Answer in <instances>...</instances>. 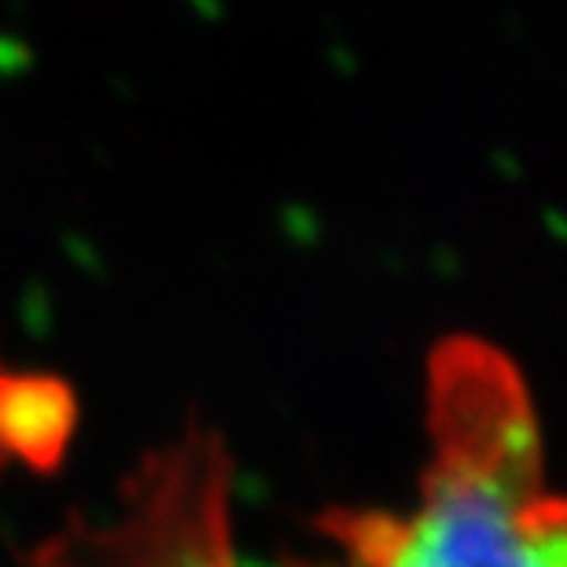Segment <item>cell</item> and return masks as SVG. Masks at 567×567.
Returning <instances> with one entry per match:
<instances>
[{
	"label": "cell",
	"mask_w": 567,
	"mask_h": 567,
	"mask_svg": "<svg viewBox=\"0 0 567 567\" xmlns=\"http://www.w3.org/2000/svg\"><path fill=\"white\" fill-rule=\"evenodd\" d=\"M78 394L52 372L0 365V472L52 475L78 431Z\"/></svg>",
	"instance_id": "cell-2"
},
{
	"label": "cell",
	"mask_w": 567,
	"mask_h": 567,
	"mask_svg": "<svg viewBox=\"0 0 567 567\" xmlns=\"http://www.w3.org/2000/svg\"><path fill=\"white\" fill-rule=\"evenodd\" d=\"M427 431L416 502L324 516V567H567V494L502 350L461 336L431 354Z\"/></svg>",
	"instance_id": "cell-1"
}]
</instances>
